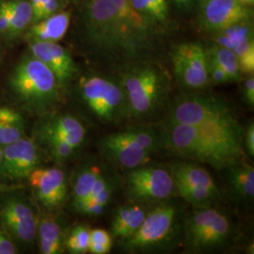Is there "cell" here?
<instances>
[{"mask_svg": "<svg viewBox=\"0 0 254 254\" xmlns=\"http://www.w3.org/2000/svg\"><path fill=\"white\" fill-rule=\"evenodd\" d=\"M79 23L91 54L117 72L131 64L156 61L168 30L138 11L131 0H83Z\"/></svg>", "mask_w": 254, "mask_h": 254, "instance_id": "obj_1", "label": "cell"}, {"mask_svg": "<svg viewBox=\"0 0 254 254\" xmlns=\"http://www.w3.org/2000/svg\"><path fill=\"white\" fill-rule=\"evenodd\" d=\"M160 149L193 162L223 170L241 158L244 129L238 120L200 126L164 124Z\"/></svg>", "mask_w": 254, "mask_h": 254, "instance_id": "obj_2", "label": "cell"}, {"mask_svg": "<svg viewBox=\"0 0 254 254\" xmlns=\"http://www.w3.org/2000/svg\"><path fill=\"white\" fill-rule=\"evenodd\" d=\"M131 119L149 121L156 118L169 105L171 77L156 61H147L119 70Z\"/></svg>", "mask_w": 254, "mask_h": 254, "instance_id": "obj_3", "label": "cell"}, {"mask_svg": "<svg viewBox=\"0 0 254 254\" xmlns=\"http://www.w3.org/2000/svg\"><path fill=\"white\" fill-rule=\"evenodd\" d=\"M186 214L174 197L153 205L134 234L118 239L120 249L129 254L167 253L183 241Z\"/></svg>", "mask_w": 254, "mask_h": 254, "instance_id": "obj_4", "label": "cell"}, {"mask_svg": "<svg viewBox=\"0 0 254 254\" xmlns=\"http://www.w3.org/2000/svg\"><path fill=\"white\" fill-rule=\"evenodd\" d=\"M79 98L89 115L106 127H116L131 119L127 95L118 76L91 73L82 77Z\"/></svg>", "mask_w": 254, "mask_h": 254, "instance_id": "obj_5", "label": "cell"}, {"mask_svg": "<svg viewBox=\"0 0 254 254\" xmlns=\"http://www.w3.org/2000/svg\"><path fill=\"white\" fill-rule=\"evenodd\" d=\"M9 86L25 107L46 114L57 107L61 91L53 73L35 57L25 56L9 76Z\"/></svg>", "mask_w": 254, "mask_h": 254, "instance_id": "obj_6", "label": "cell"}, {"mask_svg": "<svg viewBox=\"0 0 254 254\" xmlns=\"http://www.w3.org/2000/svg\"><path fill=\"white\" fill-rule=\"evenodd\" d=\"M98 146L109 163L129 171L147 163L160 149V134L151 127L132 126L106 135Z\"/></svg>", "mask_w": 254, "mask_h": 254, "instance_id": "obj_7", "label": "cell"}, {"mask_svg": "<svg viewBox=\"0 0 254 254\" xmlns=\"http://www.w3.org/2000/svg\"><path fill=\"white\" fill-rule=\"evenodd\" d=\"M234 228L227 214L214 205L194 208L186 215L182 243L194 254L222 250L232 241Z\"/></svg>", "mask_w": 254, "mask_h": 254, "instance_id": "obj_8", "label": "cell"}, {"mask_svg": "<svg viewBox=\"0 0 254 254\" xmlns=\"http://www.w3.org/2000/svg\"><path fill=\"white\" fill-rule=\"evenodd\" d=\"M234 120H237L236 113L227 101L210 93L188 91L169 103L164 124L200 126Z\"/></svg>", "mask_w": 254, "mask_h": 254, "instance_id": "obj_9", "label": "cell"}, {"mask_svg": "<svg viewBox=\"0 0 254 254\" xmlns=\"http://www.w3.org/2000/svg\"><path fill=\"white\" fill-rule=\"evenodd\" d=\"M125 192L128 200L156 204L176 196L170 168L159 164H144L126 174Z\"/></svg>", "mask_w": 254, "mask_h": 254, "instance_id": "obj_10", "label": "cell"}, {"mask_svg": "<svg viewBox=\"0 0 254 254\" xmlns=\"http://www.w3.org/2000/svg\"><path fill=\"white\" fill-rule=\"evenodd\" d=\"M176 196L193 208L213 206L220 199L218 187L208 171L193 161H178L170 167Z\"/></svg>", "mask_w": 254, "mask_h": 254, "instance_id": "obj_11", "label": "cell"}, {"mask_svg": "<svg viewBox=\"0 0 254 254\" xmlns=\"http://www.w3.org/2000/svg\"><path fill=\"white\" fill-rule=\"evenodd\" d=\"M173 73L183 89L200 91L209 84L206 48L199 42L181 43L171 51Z\"/></svg>", "mask_w": 254, "mask_h": 254, "instance_id": "obj_12", "label": "cell"}, {"mask_svg": "<svg viewBox=\"0 0 254 254\" xmlns=\"http://www.w3.org/2000/svg\"><path fill=\"white\" fill-rule=\"evenodd\" d=\"M30 54L53 73L61 92L65 91L77 73L72 55L64 46L52 42H29Z\"/></svg>", "mask_w": 254, "mask_h": 254, "instance_id": "obj_13", "label": "cell"}, {"mask_svg": "<svg viewBox=\"0 0 254 254\" xmlns=\"http://www.w3.org/2000/svg\"><path fill=\"white\" fill-rule=\"evenodd\" d=\"M40 164V154L33 140L21 137L18 140L4 146L1 174L10 180L28 178Z\"/></svg>", "mask_w": 254, "mask_h": 254, "instance_id": "obj_14", "label": "cell"}, {"mask_svg": "<svg viewBox=\"0 0 254 254\" xmlns=\"http://www.w3.org/2000/svg\"><path fill=\"white\" fill-rule=\"evenodd\" d=\"M37 199L48 211L64 206L67 198L65 173L58 168H37L28 176Z\"/></svg>", "mask_w": 254, "mask_h": 254, "instance_id": "obj_15", "label": "cell"}, {"mask_svg": "<svg viewBox=\"0 0 254 254\" xmlns=\"http://www.w3.org/2000/svg\"><path fill=\"white\" fill-rule=\"evenodd\" d=\"M250 17L251 10L237 0H202L200 5V24L212 33Z\"/></svg>", "mask_w": 254, "mask_h": 254, "instance_id": "obj_16", "label": "cell"}, {"mask_svg": "<svg viewBox=\"0 0 254 254\" xmlns=\"http://www.w3.org/2000/svg\"><path fill=\"white\" fill-rule=\"evenodd\" d=\"M3 224L21 242L31 243L37 235V219L32 208L23 200L7 201L0 211Z\"/></svg>", "mask_w": 254, "mask_h": 254, "instance_id": "obj_17", "label": "cell"}, {"mask_svg": "<svg viewBox=\"0 0 254 254\" xmlns=\"http://www.w3.org/2000/svg\"><path fill=\"white\" fill-rule=\"evenodd\" d=\"M86 136L87 130L81 122L70 114L52 115L42 123L38 130L41 140H64L76 150L83 144Z\"/></svg>", "mask_w": 254, "mask_h": 254, "instance_id": "obj_18", "label": "cell"}, {"mask_svg": "<svg viewBox=\"0 0 254 254\" xmlns=\"http://www.w3.org/2000/svg\"><path fill=\"white\" fill-rule=\"evenodd\" d=\"M225 181L232 200L241 206L254 203V169L248 162L238 159L225 169Z\"/></svg>", "mask_w": 254, "mask_h": 254, "instance_id": "obj_19", "label": "cell"}, {"mask_svg": "<svg viewBox=\"0 0 254 254\" xmlns=\"http://www.w3.org/2000/svg\"><path fill=\"white\" fill-rule=\"evenodd\" d=\"M153 205L128 200L126 204L117 207L111 218L110 234L112 237L122 239L134 234Z\"/></svg>", "mask_w": 254, "mask_h": 254, "instance_id": "obj_20", "label": "cell"}, {"mask_svg": "<svg viewBox=\"0 0 254 254\" xmlns=\"http://www.w3.org/2000/svg\"><path fill=\"white\" fill-rule=\"evenodd\" d=\"M71 22V12L60 10L54 14L32 23L27 28V37L31 41L58 43L66 34Z\"/></svg>", "mask_w": 254, "mask_h": 254, "instance_id": "obj_21", "label": "cell"}, {"mask_svg": "<svg viewBox=\"0 0 254 254\" xmlns=\"http://www.w3.org/2000/svg\"><path fill=\"white\" fill-rule=\"evenodd\" d=\"M118 180L113 173L103 171L95 183L90 198L79 213L88 217H99L109 206L117 189Z\"/></svg>", "mask_w": 254, "mask_h": 254, "instance_id": "obj_22", "label": "cell"}, {"mask_svg": "<svg viewBox=\"0 0 254 254\" xmlns=\"http://www.w3.org/2000/svg\"><path fill=\"white\" fill-rule=\"evenodd\" d=\"M39 247L43 254H60L65 249V236L62 223L55 217H45L37 225Z\"/></svg>", "mask_w": 254, "mask_h": 254, "instance_id": "obj_23", "label": "cell"}, {"mask_svg": "<svg viewBox=\"0 0 254 254\" xmlns=\"http://www.w3.org/2000/svg\"><path fill=\"white\" fill-rule=\"evenodd\" d=\"M103 171L100 165L89 163L83 166L76 174L72 190V206L77 213L89 200L92 189Z\"/></svg>", "mask_w": 254, "mask_h": 254, "instance_id": "obj_24", "label": "cell"}, {"mask_svg": "<svg viewBox=\"0 0 254 254\" xmlns=\"http://www.w3.org/2000/svg\"><path fill=\"white\" fill-rule=\"evenodd\" d=\"M25 122L18 112L0 108V146L8 145L23 136Z\"/></svg>", "mask_w": 254, "mask_h": 254, "instance_id": "obj_25", "label": "cell"}, {"mask_svg": "<svg viewBox=\"0 0 254 254\" xmlns=\"http://www.w3.org/2000/svg\"><path fill=\"white\" fill-rule=\"evenodd\" d=\"M250 38H254V30L250 23V19L217 31L213 33L212 37L215 45L226 47L231 50Z\"/></svg>", "mask_w": 254, "mask_h": 254, "instance_id": "obj_26", "label": "cell"}, {"mask_svg": "<svg viewBox=\"0 0 254 254\" xmlns=\"http://www.w3.org/2000/svg\"><path fill=\"white\" fill-rule=\"evenodd\" d=\"M10 9L9 38H16L33 23V8L29 0H8Z\"/></svg>", "mask_w": 254, "mask_h": 254, "instance_id": "obj_27", "label": "cell"}, {"mask_svg": "<svg viewBox=\"0 0 254 254\" xmlns=\"http://www.w3.org/2000/svg\"><path fill=\"white\" fill-rule=\"evenodd\" d=\"M207 54L225 71L231 82L240 81L243 73H241L236 54L229 48L214 45L206 48Z\"/></svg>", "mask_w": 254, "mask_h": 254, "instance_id": "obj_28", "label": "cell"}, {"mask_svg": "<svg viewBox=\"0 0 254 254\" xmlns=\"http://www.w3.org/2000/svg\"><path fill=\"white\" fill-rule=\"evenodd\" d=\"M91 229L87 225L79 224L72 229L69 236L65 238V248L74 254L88 253Z\"/></svg>", "mask_w": 254, "mask_h": 254, "instance_id": "obj_29", "label": "cell"}, {"mask_svg": "<svg viewBox=\"0 0 254 254\" xmlns=\"http://www.w3.org/2000/svg\"><path fill=\"white\" fill-rule=\"evenodd\" d=\"M131 2L138 11L153 17L163 25L167 23L169 17L167 0H131Z\"/></svg>", "mask_w": 254, "mask_h": 254, "instance_id": "obj_30", "label": "cell"}, {"mask_svg": "<svg viewBox=\"0 0 254 254\" xmlns=\"http://www.w3.org/2000/svg\"><path fill=\"white\" fill-rule=\"evenodd\" d=\"M236 54L238 64L243 74H254V40L250 38L232 50Z\"/></svg>", "mask_w": 254, "mask_h": 254, "instance_id": "obj_31", "label": "cell"}, {"mask_svg": "<svg viewBox=\"0 0 254 254\" xmlns=\"http://www.w3.org/2000/svg\"><path fill=\"white\" fill-rule=\"evenodd\" d=\"M113 245L112 236L104 229H93L90 233L88 252L92 254H109Z\"/></svg>", "mask_w": 254, "mask_h": 254, "instance_id": "obj_32", "label": "cell"}, {"mask_svg": "<svg viewBox=\"0 0 254 254\" xmlns=\"http://www.w3.org/2000/svg\"><path fill=\"white\" fill-rule=\"evenodd\" d=\"M42 141L47 147L48 152L52 158L59 163H64L66 160L70 159L76 151L74 147L64 140L46 139Z\"/></svg>", "mask_w": 254, "mask_h": 254, "instance_id": "obj_33", "label": "cell"}, {"mask_svg": "<svg viewBox=\"0 0 254 254\" xmlns=\"http://www.w3.org/2000/svg\"><path fill=\"white\" fill-rule=\"evenodd\" d=\"M207 55V72H208L210 83L213 82L215 84H226L230 83V77L228 76L225 71L218 65L206 52Z\"/></svg>", "mask_w": 254, "mask_h": 254, "instance_id": "obj_34", "label": "cell"}, {"mask_svg": "<svg viewBox=\"0 0 254 254\" xmlns=\"http://www.w3.org/2000/svg\"><path fill=\"white\" fill-rule=\"evenodd\" d=\"M10 29V9L9 1L0 2V34L9 37Z\"/></svg>", "mask_w": 254, "mask_h": 254, "instance_id": "obj_35", "label": "cell"}, {"mask_svg": "<svg viewBox=\"0 0 254 254\" xmlns=\"http://www.w3.org/2000/svg\"><path fill=\"white\" fill-rule=\"evenodd\" d=\"M62 1L63 0H50V1H48L41 9H39V11L33 16V23L38 22L42 19L46 18V17L54 14L56 12L60 11Z\"/></svg>", "mask_w": 254, "mask_h": 254, "instance_id": "obj_36", "label": "cell"}, {"mask_svg": "<svg viewBox=\"0 0 254 254\" xmlns=\"http://www.w3.org/2000/svg\"><path fill=\"white\" fill-rule=\"evenodd\" d=\"M242 97L246 104L250 108L254 107V74H250L243 83Z\"/></svg>", "mask_w": 254, "mask_h": 254, "instance_id": "obj_37", "label": "cell"}, {"mask_svg": "<svg viewBox=\"0 0 254 254\" xmlns=\"http://www.w3.org/2000/svg\"><path fill=\"white\" fill-rule=\"evenodd\" d=\"M244 141L245 149L250 157L254 158V124L252 122L248 125L244 130Z\"/></svg>", "mask_w": 254, "mask_h": 254, "instance_id": "obj_38", "label": "cell"}, {"mask_svg": "<svg viewBox=\"0 0 254 254\" xmlns=\"http://www.w3.org/2000/svg\"><path fill=\"white\" fill-rule=\"evenodd\" d=\"M16 249L13 243L2 232H0V254H14Z\"/></svg>", "mask_w": 254, "mask_h": 254, "instance_id": "obj_39", "label": "cell"}, {"mask_svg": "<svg viewBox=\"0 0 254 254\" xmlns=\"http://www.w3.org/2000/svg\"><path fill=\"white\" fill-rule=\"evenodd\" d=\"M31 3V6L33 8V16L36 14L39 11V9H41L46 3L50 0H29Z\"/></svg>", "mask_w": 254, "mask_h": 254, "instance_id": "obj_40", "label": "cell"}, {"mask_svg": "<svg viewBox=\"0 0 254 254\" xmlns=\"http://www.w3.org/2000/svg\"><path fill=\"white\" fill-rule=\"evenodd\" d=\"M173 3L176 4L181 9H188L191 7L194 0H173Z\"/></svg>", "mask_w": 254, "mask_h": 254, "instance_id": "obj_41", "label": "cell"}, {"mask_svg": "<svg viewBox=\"0 0 254 254\" xmlns=\"http://www.w3.org/2000/svg\"><path fill=\"white\" fill-rule=\"evenodd\" d=\"M237 1H239L241 4H243V5H245V6L253 5L254 2V0H237Z\"/></svg>", "mask_w": 254, "mask_h": 254, "instance_id": "obj_42", "label": "cell"}, {"mask_svg": "<svg viewBox=\"0 0 254 254\" xmlns=\"http://www.w3.org/2000/svg\"><path fill=\"white\" fill-rule=\"evenodd\" d=\"M2 154H3V149L0 146V164H1V161H2Z\"/></svg>", "mask_w": 254, "mask_h": 254, "instance_id": "obj_43", "label": "cell"}, {"mask_svg": "<svg viewBox=\"0 0 254 254\" xmlns=\"http://www.w3.org/2000/svg\"><path fill=\"white\" fill-rule=\"evenodd\" d=\"M63 1H76V0H63Z\"/></svg>", "mask_w": 254, "mask_h": 254, "instance_id": "obj_44", "label": "cell"}]
</instances>
